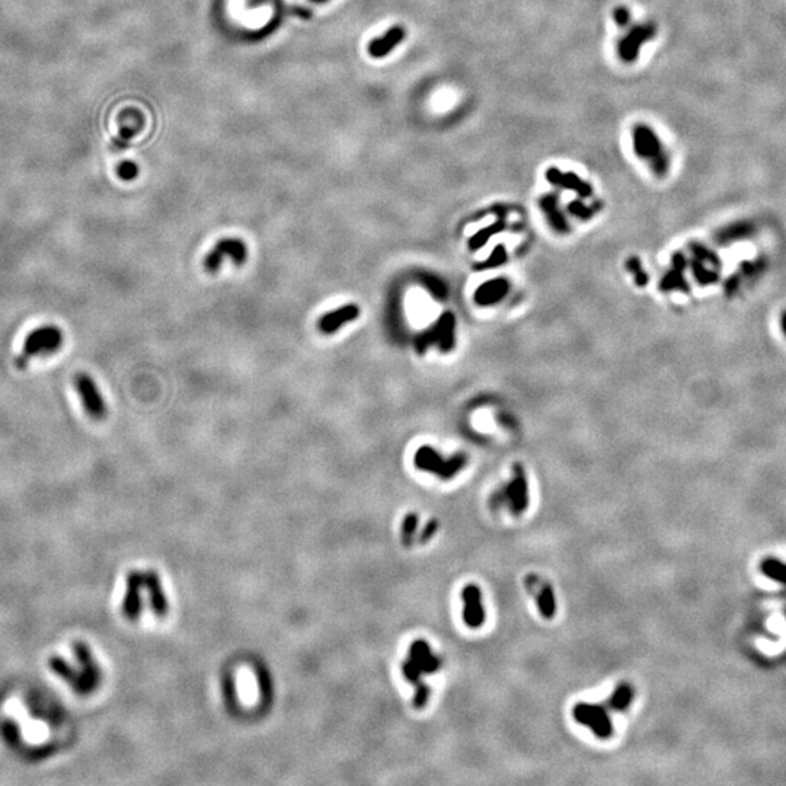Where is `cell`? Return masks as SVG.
Wrapping results in <instances>:
<instances>
[{
  "label": "cell",
  "mask_w": 786,
  "mask_h": 786,
  "mask_svg": "<svg viewBox=\"0 0 786 786\" xmlns=\"http://www.w3.org/2000/svg\"><path fill=\"white\" fill-rule=\"evenodd\" d=\"M63 333L56 326H42L32 331L25 340L24 350L19 355V367H25L34 357L42 354H51L61 347Z\"/></svg>",
  "instance_id": "6"
},
{
  "label": "cell",
  "mask_w": 786,
  "mask_h": 786,
  "mask_svg": "<svg viewBox=\"0 0 786 786\" xmlns=\"http://www.w3.org/2000/svg\"><path fill=\"white\" fill-rule=\"evenodd\" d=\"M656 34H657V27L654 24H649V22L648 24L635 25L632 30H629L618 46V54L620 60L625 63L635 61L639 56L641 47L651 38H654Z\"/></svg>",
  "instance_id": "8"
},
{
  "label": "cell",
  "mask_w": 786,
  "mask_h": 786,
  "mask_svg": "<svg viewBox=\"0 0 786 786\" xmlns=\"http://www.w3.org/2000/svg\"><path fill=\"white\" fill-rule=\"evenodd\" d=\"M75 658L78 667L70 665L63 657H51L49 661L51 671L82 696L95 692L102 682V671L86 642H75Z\"/></svg>",
  "instance_id": "1"
},
{
  "label": "cell",
  "mask_w": 786,
  "mask_h": 786,
  "mask_svg": "<svg viewBox=\"0 0 786 786\" xmlns=\"http://www.w3.org/2000/svg\"><path fill=\"white\" fill-rule=\"evenodd\" d=\"M143 589H145L143 571H131L127 575V589L123 600V613L130 620H136L142 615Z\"/></svg>",
  "instance_id": "12"
},
{
  "label": "cell",
  "mask_w": 786,
  "mask_h": 786,
  "mask_svg": "<svg viewBox=\"0 0 786 786\" xmlns=\"http://www.w3.org/2000/svg\"><path fill=\"white\" fill-rule=\"evenodd\" d=\"M226 257H231L236 265H242L246 258H248V248H246V245L240 239L228 238L220 240L204 261L207 271H217Z\"/></svg>",
  "instance_id": "9"
},
{
  "label": "cell",
  "mask_w": 786,
  "mask_h": 786,
  "mask_svg": "<svg viewBox=\"0 0 786 786\" xmlns=\"http://www.w3.org/2000/svg\"><path fill=\"white\" fill-rule=\"evenodd\" d=\"M489 505L492 510H500L504 508V505H507L510 512L514 515H522L527 510L529 489H527L526 475L520 466L515 467L514 478L507 486L492 493Z\"/></svg>",
  "instance_id": "4"
},
{
  "label": "cell",
  "mask_w": 786,
  "mask_h": 786,
  "mask_svg": "<svg viewBox=\"0 0 786 786\" xmlns=\"http://www.w3.org/2000/svg\"><path fill=\"white\" fill-rule=\"evenodd\" d=\"M546 178H548V181H549L551 184L558 185V187H560V188L574 190V191H577L578 194H581L582 197H589V195L591 194L590 185L584 183L582 179H579L575 173H571V172L564 173V172H560V171L556 169V168H551V169H548V172H546Z\"/></svg>",
  "instance_id": "18"
},
{
  "label": "cell",
  "mask_w": 786,
  "mask_h": 786,
  "mask_svg": "<svg viewBox=\"0 0 786 786\" xmlns=\"http://www.w3.org/2000/svg\"><path fill=\"white\" fill-rule=\"evenodd\" d=\"M118 172H120V176H121V178H124V179H131V178H134V176L137 175V168H136V165H133V164H128V162H127V164H123V165L120 166V171H118Z\"/></svg>",
  "instance_id": "24"
},
{
  "label": "cell",
  "mask_w": 786,
  "mask_h": 786,
  "mask_svg": "<svg viewBox=\"0 0 786 786\" xmlns=\"http://www.w3.org/2000/svg\"><path fill=\"white\" fill-rule=\"evenodd\" d=\"M417 529H418V515L414 514V512L407 514L405 519H403V523H402V542H403V545H405V546L412 545Z\"/></svg>",
  "instance_id": "20"
},
{
  "label": "cell",
  "mask_w": 786,
  "mask_h": 786,
  "mask_svg": "<svg viewBox=\"0 0 786 786\" xmlns=\"http://www.w3.org/2000/svg\"><path fill=\"white\" fill-rule=\"evenodd\" d=\"M463 622L470 629H478L485 623V609L482 604V593L477 584H467L462 591Z\"/></svg>",
  "instance_id": "11"
},
{
  "label": "cell",
  "mask_w": 786,
  "mask_h": 786,
  "mask_svg": "<svg viewBox=\"0 0 786 786\" xmlns=\"http://www.w3.org/2000/svg\"><path fill=\"white\" fill-rule=\"evenodd\" d=\"M526 586L527 589L530 587L537 589V591L536 590H530V591L534 594L539 612H541V615L545 619H552L556 613V597L551 584L544 582L537 575L530 574L526 577Z\"/></svg>",
  "instance_id": "13"
},
{
  "label": "cell",
  "mask_w": 786,
  "mask_h": 786,
  "mask_svg": "<svg viewBox=\"0 0 786 786\" xmlns=\"http://www.w3.org/2000/svg\"><path fill=\"white\" fill-rule=\"evenodd\" d=\"M358 317H360V309H358L357 305H345L324 314L318 326L324 333H333L345 324L355 321Z\"/></svg>",
  "instance_id": "15"
},
{
  "label": "cell",
  "mask_w": 786,
  "mask_h": 786,
  "mask_svg": "<svg viewBox=\"0 0 786 786\" xmlns=\"http://www.w3.org/2000/svg\"><path fill=\"white\" fill-rule=\"evenodd\" d=\"M634 696H635V690L634 687L629 684V683H620L615 692L612 693V696L609 698L608 706L609 709L615 711V712H625L629 706H631L632 701H634Z\"/></svg>",
  "instance_id": "19"
},
{
  "label": "cell",
  "mask_w": 786,
  "mask_h": 786,
  "mask_svg": "<svg viewBox=\"0 0 786 786\" xmlns=\"http://www.w3.org/2000/svg\"><path fill=\"white\" fill-rule=\"evenodd\" d=\"M437 529H438V522H437V520H431V522L426 523L425 529L421 532V534H419V537H418V539H419V542H421V544H426V542H429L430 539L436 534Z\"/></svg>",
  "instance_id": "22"
},
{
  "label": "cell",
  "mask_w": 786,
  "mask_h": 786,
  "mask_svg": "<svg viewBox=\"0 0 786 786\" xmlns=\"http://www.w3.org/2000/svg\"><path fill=\"white\" fill-rule=\"evenodd\" d=\"M763 570H765V572L768 575H770L772 578H776L779 581L786 582V568L785 567H782L776 563H766L765 567H763Z\"/></svg>",
  "instance_id": "21"
},
{
  "label": "cell",
  "mask_w": 786,
  "mask_h": 786,
  "mask_svg": "<svg viewBox=\"0 0 786 786\" xmlns=\"http://www.w3.org/2000/svg\"><path fill=\"white\" fill-rule=\"evenodd\" d=\"M613 18H615V22L618 25L626 27L629 22H631V12H629L627 8L620 6V8H616V11L613 13Z\"/></svg>",
  "instance_id": "23"
},
{
  "label": "cell",
  "mask_w": 786,
  "mask_h": 786,
  "mask_svg": "<svg viewBox=\"0 0 786 786\" xmlns=\"http://www.w3.org/2000/svg\"><path fill=\"white\" fill-rule=\"evenodd\" d=\"M450 329H452V319L448 317L441 318L440 322L431 331L418 336L417 350L424 351L426 347L433 345L434 343H438L443 348H446L448 343H450Z\"/></svg>",
  "instance_id": "17"
},
{
  "label": "cell",
  "mask_w": 786,
  "mask_h": 786,
  "mask_svg": "<svg viewBox=\"0 0 786 786\" xmlns=\"http://www.w3.org/2000/svg\"><path fill=\"white\" fill-rule=\"evenodd\" d=\"M313 2H325V0H313Z\"/></svg>",
  "instance_id": "25"
},
{
  "label": "cell",
  "mask_w": 786,
  "mask_h": 786,
  "mask_svg": "<svg viewBox=\"0 0 786 786\" xmlns=\"http://www.w3.org/2000/svg\"><path fill=\"white\" fill-rule=\"evenodd\" d=\"M632 140H634V150L639 156V159L648 162L649 166L653 168V171L658 176L667 175L670 166V157L664 145L657 136V133L645 124H638L634 128Z\"/></svg>",
  "instance_id": "3"
},
{
  "label": "cell",
  "mask_w": 786,
  "mask_h": 786,
  "mask_svg": "<svg viewBox=\"0 0 786 786\" xmlns=\"http://www.w3.org/2000/svg\"><path fill=\"white\" fill-rule=\"evenodd\" d=\"M572 716L579 725L589 727L600 739H609L613 735V724L606 705L579 702L572 708Z\"/></svg>",
  "instance_id": "5"
},
{
  "label": "cell",
  "mask_w": 786,
  "mask_h": 786,
  "mask_svg": "<svg viewBox=\"0 0 786 786\" xmlns=\"http://www.w3.org/2000/svg\"><path fill=\"white\" fill-rule=\"evenodd\" d=\"M441 658L433 653L430 644L417 639L410 646V656L402 664V675L407 682L415 686L414 705L422 709L430 699V689L422 683L424 675H434L441 668Z\"/></svg>",
  "instance_id": "2"
},
{
  "label": "cell",
  "mask_w": 786,
  "mask_h": 786,
  "mask_svg": "<svg viewBox=\"0 0 786 786\" xmlns=\"http://www.w3.org/2000/svg\"><path fill=\"white\" fill-rule=\"evenodd\" d=\"M76 389L86 412L95 419H102L106 415V405L95 380L91 376L80 373L76 376Z\"/></svg>",
  "instance_id": "10"
},
{
  "label": "cell",
  "mask_w": 786,
  "mask_h": 786,
  "mask_svg": "<svg viewBox=\"0 0 786 786\" xmlns=\"http://www.w3.org/2000/svg\"><path fill=\"white\" fill-rule=\"evenodd\" d=\"M415 466L421 470L430 472L441 479H450L465 466V458L455 456L452 459H443L433 447L424 446L415 453Z\"/></svg>",
  "instance_id": "7"
},
{
  "label": "cell",
  "mask_w": 786,
  "mask_h": 786,
  "mask_svg": "<svg viewBox=\"0 0 786 786\" xmlns=\"http://www.w3.org/2000/svg\"><path fill=\"white\" fill-rule=\"evenodd\" d=\"M145 589L149 593L153 613L157 618H165L168 615L169 604L161 584L159 575H157L154 571H145Z\"/></svg>",
  "instance_id": "14"
},
{
  "label": "cell",
  "mask_w": 786,
  "mask_h": 786,
  "mask_svg": "<svg viewBox=\"0 0 786 786\" xmlns=\"http://www.w3.org/2000/svg\"><path fill=\"white\" fill-rule=\"evenodd\" d=\"M403 38H405V30H403L400 25H395L385 35H381L370 42L369 53L374 59L385 57L395 47L399 46Z\"/></svg>",
  "instance_id": "16"
}]
</instances>
